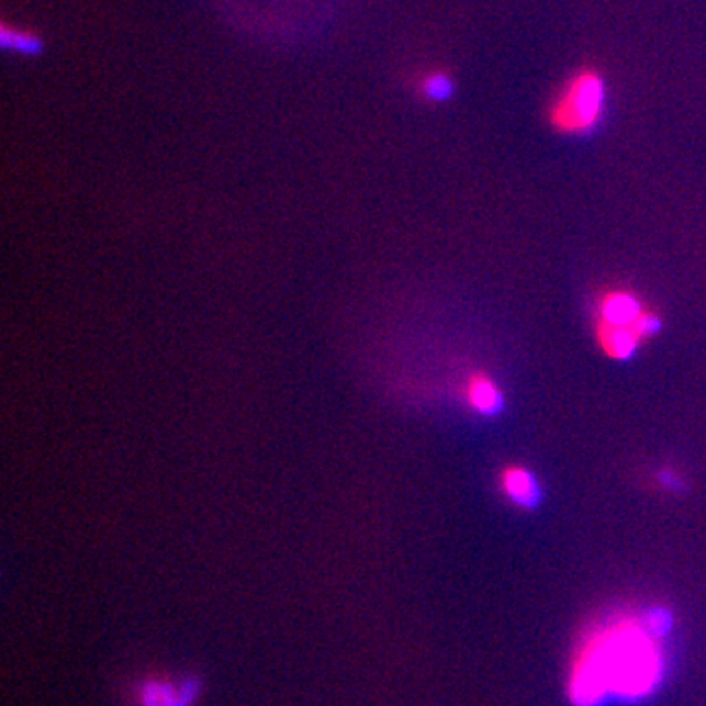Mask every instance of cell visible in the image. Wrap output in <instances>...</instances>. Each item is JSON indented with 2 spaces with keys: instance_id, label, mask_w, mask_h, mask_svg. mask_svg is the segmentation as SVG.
Masks as SVG:
<instances>
[{
  "instance_id": "5b68a950",
  "label": "cell",
  "mask_w": 706,
  "mask_h": 706,
  "mask_svg": "<svg viewBox=\"0 0 706 706\" xmlns=\"http://www.w3.org/2000/svg\"><path fill=\"white\" fill-rule=\"evenodd\" d=\"M648 311L642 301L626 289H616L606 293L598 301V318L596 321L605 322L610 326H626L634 328V324Z\"/></svg>"
},
{
  "instance_id": "7a4b0ae2",
  "label": "cell",
  "mask_w": 706,
  "mask_h": 706,
  "mask_svg": "<svg viewBox=\"0 0 706 706\" xmlns=\"http://www.w3.org/2000/svg\"><path fill=\"white\" fill-rule=\"evenodd\" d=\"M606 111V83L601 71L583 67L553 97L548 112L551 128L563 136H587Z\"/></svg>"
},
{
  "instance_id": "3957f363",
  "label": "cell",
  "mask_w": 706,
  "mask_h": 706,
  "mask_svg": "<svg viewBox=\"0 0 706 706\" xmlns=\"http://www.w3.org/2000/svg\"><path fill=\"white\" fill-rule=\"evenodd\" d=\"M501 491L506 501L523 511H536L543 501L540 479L524 466H508L501 471Z\"/></svg>"
},
{
  "instance_id": "30bf717a",
  "label": "cell",
  "mask_w": 706,
  "mask_h": 706,
  "mask_svg": "<svg viewBox=\"0 0 706 706\" xmlns=\"http://www.w3.org/2000/svg\"><path fill=\"white\" fill-rule=\"evenodd\" d=\"M661 328H663V322H661L660 316H658L655 312L651 311L643 312L642 316L638 318V322L634 324V330L642 338V341L653 338L655 334H660Z\"/></svg>"
},
{
  "instance_id": "6da1fadb",
  "label": "cell",
  "mask_w": 706,
  "mask_h": 706,
  "mask_svg": "<svg viewBox=\"0 0 706 706\" xmlns=\"http://www.w3.org/2000/svg\"><path fill=\"white\" fill-rule=\"evenodd\" d=\"M670 610H616L581 634L571 653L565 693L573 706L636 705L658 693L668 675Z\"/></svg>"
},
{
  "instance_id": "8992f818",
  "label": "cell",
  "mask_w": 706,
  "mask_h": 706,
  "mask_svg": "<svg viewBox=\"0 0 706 706\" xmlns=\"http://www.w3.org/2000/svg\"><path fill=\"white\" fill-rule=\"evenodd\" d=\"M197 695V685L191 681H166L156 679L139 685V706H189Z\"/></svg>"
},
{
  "instance_id": "ba28073f",
  "label": "cell",
  "mask_w": 706,
  "mask_h": 706,
  "mask_svg": "<svg viewBox=\"0 0 706 706\" xmlns=\"http://www.w3.org/2000/svg\"><path fill=\"white\" fill-rule=\"evenodd\" d=\"M0 42L7 49H16L22 54H36L40 49V42L36 36L20 32V30H12L9 26H2L0 30Z\"/></svg>"
},
{
  "instance_id": "277c9868",
  "label": "cell",
  "mask_w": 706,
  "mask_h": 706,
  "mask_svg": "<svg viewBox=\"0 0 706 706\" xmlns=\"http://www.w3.org/2000/svg\"><path fill=\"white\" fill-rule=\"evenodd\" d=\"M466 401L473 413L485 416V418L498 416L506 406L503 389L485 371H478V373L469 376L468 385H466Z\"/></svg>"
},
{
  "instance_id": "9c48e42d",
  "label": "cell",
  "mask_w": 706,
  "mask_h": 706,
  "mask_svg": "<svg viewBox=\"0 0 706 706\" xmlns=\"http://www.w3.org/2000/svg\"><path fill=\"white\" fill-rule=\"evenodd\" d=\"M423 92L432 101H444L453 92V83L446 74H432L424 79Z\"/></svg>"
},
{
  "instance_id": "52a82bcc",
  "label": "cell",
  "mask_w": 706,
  "mask_h": 706,
  "mask_svg": "<svg viewBox=\"0 0 706 706\" xmlns=\"http://www.w3.org/2000/svg\"><path fill=\"white\" fill-rule=\"evenodd\" d=\"M596 341L608 358L616 359V361H628L636 356V351L642 344V338L636 334L634 328L610 326L605 322L596 321Z\"/></svg>"
},
{
  "instance_id": "8fae6325",
  "label": "cell",
  "mask_w": 706,
  "mask_h": 706,
  "mask_svg": "<svg viewBox=\"0 0 706 706\" xmlns=\"http://www.w3.org/2000/svg\"><path fill=\"white\" fill-rule=\"evenodd\" d=\"M658 481H660L663 489H670V491H679L683 486V479L679 478V473L671 471V469H663L658 475Z\"/></svg>"
}]
</instances>
